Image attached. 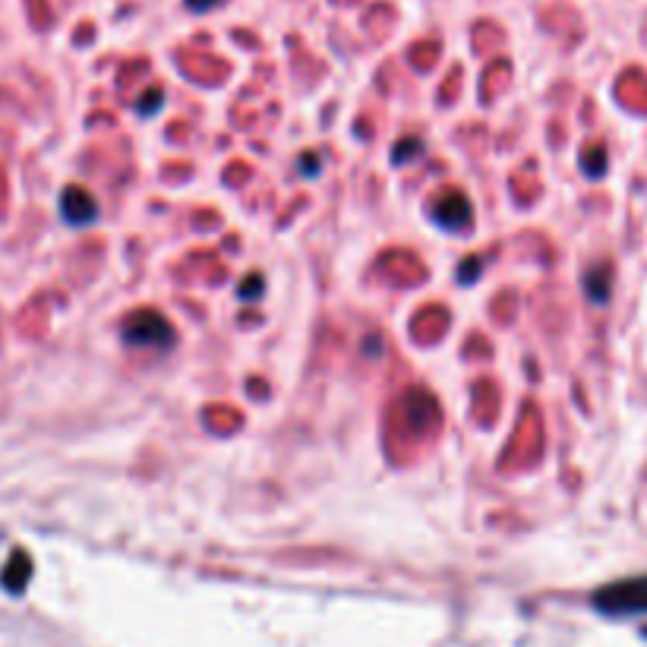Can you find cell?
Returning <instances> with one entry per match:
<instances>
[{
  "mask_svg": "<svg viewBox=\"0 0 647 647\" xmlns=\"http://www.w3.org/2000/svg\"><path fill=\"white\" fill-rule=\"evenodd\" d=\"M124 338H127V345H133V348L165 351V348L174 345L177 335L171 329V322L161 316L158 310H136L124 322Z\"/></svg>",
  "mask_w": 647,
  "mask_h": 647,
  "instance_id": "obj_1",
  "label": "cell"
},
{
  "mask_svg": "<svg viewBox=\"0 0 647 647\" xmlns=\"http://www.w3.org/2000/svg\"><path fill=\"white\" fill-rule=\"evenodd\" d=\"M597 606L603 613L625 616V613H647V578H632L603 588L597 594Z\"/></svg>",
  "mask_w": 647,
  "mask_h": 647,
  "instance_id": "obj_2",
  "label": "cell"
},
{
  "mask_svg": "<svg viewBox=\"0 0 647 647\" xmlns=\"http://www.w3.org/2000/svg\"><path fill=\"white\" fill-rule=\"evenodd\" d=\"M95 215H98V206L86 190H67L64 193V218L70 221V225H89Z\"/></svg>",
  "mask_w": 647,
  "mask_h": 647,
  "instance_id": "obj_3",
  "label": "cell"
},
{
  "mask_svg": "<svg viewBox=\"0 0 647 647\" xmlns=\"http://www.w3.org/2000/svg\"><path fill=\"white\" fill-rule=\"evenodd\" d=\"M190 7H196V10H209V7H215L218 0H187Z\"/></svg>",
  "mask_w": 647,
  "mask_h": 647,
  "instance_id": "obj_4",
  "label": "cell"
}]
</instances>
